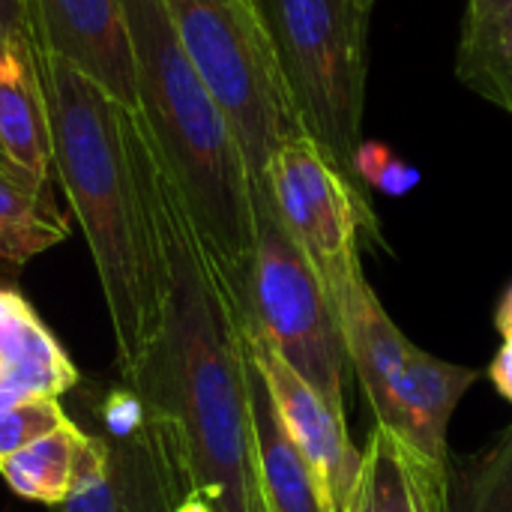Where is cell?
Segmentation results:
<instances>
[{
  "instance_id": "1",
  "label": "cell",
  "mask_w": 512,
  "mask_h": 512,
  "mask_svg": "<svg viewBox=\"0 0 512 512\" xmlns=\"http://www.w3.org/2000/svg\"><path fill=\"white\" fill-rule=\"evenodd\" d=\"M126 132L162 273V330L135 393L171 429L192 495L252 512L258 480L237 312L138 111L126 108Z\"/></svg>"
},
{
  "instance_id": "2",
  "label": "cell",
  "mask_w": 512,
  "mask_h": 512,
  "mask_svg": "<svg viewBox=\"0 0 512 512\" xmlns=\"http://www.w3.org/2000/svg\"><path fill=\"white\" fill-rule=\"evenodd\" d=\"M54 174L84 231L108 306L117 369L138 387L162 330V273L126 132V108L66 60L39 54Z\"/></svg>"
},
{
  "instance_id": "3",
  "label": "cell",
  "mask_w": 512,
  "mask_h": 512,
  "mask_svg": "<svg viewBox=\"0 0 512 512\" xmlns=\"http://www.w3.org/2000/svg\"><path fill=\"white\" fill-rule=\"evenodd\" d=\"M132 36L138 114L168 168L237 324L255 246L252 177L231 123L186 57L162 0H120Z\"/></svg>"
},
{
  "instance_id": "4",
  "label": "cell",
  "mask_w": 512,
  "mask_h": 512,
  "mask_svg": "<svg viewBox=\"0 0 512 512\" xmlns=\"http://www.w3.org/2000/svg\"><path fill=\"white\" fill-rule=\"evenodd\" d=\"M270 33L303 135L360 189L354 153L363 144L369 72V0H255Z\"/></svg>"
},
{
  "instance_id": "5",
  "label": "cell",
  "mask_w": 512,
  "mask_h": 512,
  "mask_svg": "<svg viewBox=\"0 0 512 512\" xmlns=\"http://www.w3.org/2000/svg\"><path fill=\"white\" fill-rule=\"evenodd\" d=\"M177 39L231 123L252 183L270 156L303 135L255 0H162Z\"/></svg>"
},
{
  "instance_id": "6",
  "label": "cell",
  "mask_w": 512,
  "mask_h": 512,
  "mask_svg": "<svg viewBox=\"0 0 512 512\" xmlns=\"http://www.w3.org/2000/svg\"><path fill=\"white\" fill-rule=\"evenodd\" d=\"M252 213L255 246L240 330L270 342L303 381L345 414L348 354L324 285L276 216L264 183H252Z\"/></svg>"
},
{
  "instance_id": "7",
  "label": "cell",
  "mask_w": 512,
  "mask_h": 512,
  "mask_svg": "<svg viewBox=\"0 0 512 512\" xmlns=\"http://www.w3.org/2000/svg\"><path fill=\"white\" fill-rule=\"evenodd\" d=\"M261 183L339 315L342 306L369 288L360 267V234H369L384 246L369 195L360 192L306 135L285 141L270 156Z\"/></svg>"
},
{
  "instance_id": "8",
  "label": "cell",
  "mask_w": 512,
  "mask_h": 512,
  "mask_svg": "<svg viewBox=\"0 0 512 512\" xmlns=\"http://www.w3.org/2000/svg\"><path fill=\"white\" fill-rule=\"evenodd\" d=\"M93 420L75 486L51 512H177L192 489L180 447L153 405L123 384L96 396Z\"/></svg>"
},
{
  "instance_id": "9",
  "label": "cell",
  "mask_w": 512,
  "mask_h": 512,
  "mask_svg": "<svg viewBox=\"0 0 512 512\" xmlns=\"http://www.w3.org/2000/svg\"><path fill=\"white\" fill-rule=\"evenodd\" d=\"M249 357L261 369V378L270 390L273 408L297 444V450L312 465L330 510L345 512L351 492L357 486L363 450L354 447L348 435L345 414H339L309 381H303L276 351L252 330H240Z\"/></svg>"
},
{
  "instance_id": "10",
  "label": "cell",
  "mask_w": 512,
  "mask_h": 512,
  "mask_svg": "<svg viewBox=\"0 0 512 512\" xmlns=\"http://www.w3.org/2000/svg\"><path fill=\"white\" fill-rule=\"evenodd\" d=\"M36 51L66 60L114 102L138 111L135 54L120 0H33Z\"/></svg>"
},
{
  "instance_id": "11",
  "label": "cell",
  "mask_w": 512,
  "mask_h": 512,
  "mask_svg": "<svg viewBox=\"0 0 512 512\" xmlns=\"http://www.w3.org/2000/svg\"><path fill=\"white\" fill-rule=\"evenodd\" d=\"M0 150L15 171L51 186L54 141L39 51L30 39H0Z\"/></svg>"
},
{
  "instance_id": "12",
  "label": "cell",
  "mask_w": 512,
  "mask_h": 512,
  "mask_svg": "<svg viewBox=\"0 0 512 512\" xmlns=\"http://www.w3.org/2000/svg\"><path fill=\"white\" fill-rule=\"evenodd\" d=\"M345 512H450V465L426 459L390 429L375 426Z\"/></svg>"
},
{
  "instance_id": "13",
  "label": "cell",
  "mask_w": 512,
  "mask_h": 512,
  "mask_svg": "<svg viewBox=\"0 0 512 512\" xmlns=\"http://www.w3.org/2000/svg\"><path fill=\"white\" fill-rule=\"evenodd\" d=\"M246 381H249L252 462L267 512H333L312 465L285 432L273 408L270 390L261 378V369L255 366L249 351H246Z\"/></svg>"
},
{
  "instance_id": "14",
  "label": "cell",
  "mask_w": 512,
  "mask_h": 512,
  "mask_svg": "<svg viewBox=\"0 0 512 512\" xmlns=\"http://www.w3.org/2000/svg\"><path fill=\"white\" fill-rule=\"evenodd\" d=\"M348 366L354 369L369 408L375 414V426L393 429L396 423V393L411 357L414 342L396 327V321L381 306L378 294L363 288L348 306L336 315Z\"/></svg>"
},
{
  "instance_id": "15",
  "label": "cell",
  "mask_w": 512,
  "mask_h": 512,
  "mask_svg": "<svg viewBox=\"0 0 512 512\" xmlns=\"http://www.w3.org/2000/svg\"><path fill=\"white\" fill-rule=\"evenodd\" d=\"M477 378V369L438 360L414 345L396 393V423L390 432L426 459L450 465L447 429L459 402L477 384Z\"/></svg>"
},
{
  "instance_id": "16",
  "label": "cell",
  "mask_w": 512,
  "mask_h": 512,
  "mask_svg": "<svg viewBox=\"0 0 512 512\" xmlns=\"http://www.w3.org/2000/svg\"><path fill=\"white\" fill-rule=\"evenodd\" d=\"M0 384L51 399L78 387V369L63 345L33 306L6 285H0Z\"/></svg>"
},
{
  "instance_id": "17",
  "label": "cell",
  "mask_w": 512,
  "mask_h": 512,
  "mask_svg": "<svg viewBox=\"0 0 512 512\" xmlns=\"http://www.w3.org/2000/svg\"><path fill=\"white\" fill-rule=\"evenodd\" d=\"M66 237L69 219L51 186L0 171V276H15Z\"/></svg>"
},
{
  "instance_id": "18",
  "label": "cell",
  "mask_w": 512,
  "mask_h": 512,
  "mask_svg": "<svg viewBox=\"0 0 512 512\" xmlns=\"http://www.w3.org/2000/svg\"><path fill=\"white\" fill-rule=\"evenodd\" d=\"M456 75L512 114V0H468Z\"/></svg>"
},
{
  "instance_id": "19",
  "label": "cell",
  "mask_w": 512,
  "mask_h": 512,
  "mask_svg": "<svg viewBox=\"0 0 512 512\" xmlns=\"http://www.w3.org/2000/svg\"><path fill=\"white\" fill-rule=\"evenodd\" d=\"M84 444H87L84 429L75 420H66L60 429L0 459V477L18 498L57 507L69 498L75 486Z\"/></svg>"
},
{
  "instance_id": "20",
  "label": "cell",
  "mask_w": 512,
  "mask_h": 512,
  "mask_svg": "<svg viewBox=\"0 0 512 512\" xmlns=\"http://www.w3.org/2000/svg\"><path fill=\"white\" fill-rule=\"evenodd\" d=\"M450 512H512V423L480 456L450 462Z\"/></svg>"
},
{
  "instance_id": "21",
  "label": "cell",
  "mask_w": 512,
  "mask_h": 512,
  "mask_svg": "<svg viewBox=\"0 0 512 512\" xmlns=\"http://www.w3.org/2000/svg\"><path fill=\"white\" fill-rule=\"evenodd\" d=\"M66 411L51 396H33L0 411V459L24 450L27 444L39 441L42 435L60 429L66 423Z\"/></svg>"
},
{
  "instance_id": "22",
  "label": "cell",
  "mask_w": 512,
  "mask_h": 512,
  "mask_svg": "<svg viewBox=\"0 0 512 512\" xmlns=\"http://www.w3.org/2000/svg\"><path fill=\"white\" fill-rule=\"evenodd\" d=\"M354 177L363 189H378L384 195H408L420 183V171L381 141H363L357 147Z\"/></svg>"
},
{
  "instance_id": "23",
  "label": "cell",
  "mask_w": 512,
  "mask_h": 512,
  "mask_svg": "<svg viewBox=\"0 0 512 512\" xmlns=\"http://www.w3.org/2000/svg\"><path fill=\"white\" fill-rule=\"evenodd\" d=\"M30 39L36 45V15L33 0H0V39Z\"/></svg>"
},
{
  "instance_id": "24",
  "label": "cell",
  "mask_w": 512,
  "mask_h": 512,
  "mask_svg": "<svg viewBox=\"0 0 512 512\" xmlns=\"http://www.w3.org/2000/svg\"><path fill=\"white\" fill-rule=\"evenodd\" d=\"M489 381L495 384V390L512 405V333L504 336V345H501L498 357L489 366Z\"/></svg>"
},
{
  "instance_id": "25",
  "label": "cell",
  "mask_w": 512,
  "mask_h": 512,
  "mask_svg": "<svg viewBox=\"0 0 512 512\" xmlns=\"http://www.w3.org/2000/svg\"><path fill=\"white\" fill-rule=\"evenodd\" d=\"M177 512H222V510H216L210 501H204V498H198V495H189V498L177 507Z\"/></svg>"
},
{
  "instance_id": "26",
  "label": "cell",
  "mask_w": 512,
  "mask_h": 512,
  "mask_svg": "<svg viewBox=\"0 0 512 512\" xmlns=\"http://www.w3.org/2000/svg\"><path fill=\"white\" fill-rule=\"evenodd\" d=\"M0 171H6V174H15V177H24L21 171H15V168L9 165V159L3 156V150H0ZM24 180H30V177H24Z\"/></svg>"
},
{
  "instance_id": "27",
  "label": "cell",
  "mask_w": 512,
  "mask_h": 512,
  "mask_svg": "<svg viewBox=\"0 0 512 512\" xmlns=\"http://www.w3.org/2000/svg\"><path fill=\"white\" fill-rule=\"evenodd\" d=\"M252 512H267V507H264V501H261V492H258V501H255V507H252Z\"/></svg>"
},
{
  "instance_id": "28",
  "label": "cell",
  "mask_w": 512,
  "mask_h": 512,
  "mask_svg": "<svg viewBox=\"0 0 512 512\" xmlns=\"http://www.w3.org/2000/svg\"><path fill=\"white\" fill-rule=\"evenodd\" d=\"M369 3H375V0H369Z\"/></svg>"
}]
</instances>
